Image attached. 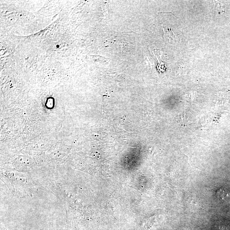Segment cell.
Masks as SVG:
<instances>
[{
	"instance_id": "cell-3",
	"label": "cell",
	"mask_w": 230,
	"mask_h": 230,
	"mask_svg": "<svg viewBox=\"0 0 230 230\" xmlns=\"http://www.w3.org/2000/svg\"><path fill=\"white\" fill-rule=\"evenodd\" d=\"M59 46L57 45V47H59V46Z\"/></svg>"
},
{
	"instance_id": "cell-1",
	"label": "cell",
	"mask_w": 230,
	"mask_h": 230,
	"mask_svg": "<svg viewBox=\"0 0 230 230\" xmlns=\"http://www.w3.org/2000/svg\"><path fill=\"white\" fill-rule=\"evenodd\" d=\"M164 32V37L166 41L169 44L176 45L179 42V36L175 34L170 27L163 28Z\"/></svg>"
},
{
	"instance_id": "cell-2",
	"label": "cell",
	"mask_w": 230,
	"mask_h": 230,
	"mask_svg": "<svg viewBox=\"0 0 230 230\" xmlns=\"http://www.w3.org/2000/svg\"><path fill=\"white\" fill-rule=\"evenodd\" d=\"M216 196L219 200L225 203H230V193L226 189L220 188L217 190Z\"/></svg>"
}]
</instances>
